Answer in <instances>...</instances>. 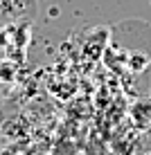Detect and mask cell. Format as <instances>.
<instances>
[{
    "label": "cell",
    "instance_id": "5b68a950",
    "mask_svg": "<svg viewBox=\"0 0 151 155\" xmlns=\"http://www.w3.org/2000/svg\"><path fill=\"white\" fill-rule=\"evenodd\" d=\"M147 155H151V153H147Z\"/></svg>",
    "mask_w": 151,
    "mask_h": 155
},
{
    "label": "cell",
    "instance_id": "6da1fadb",
    "mask_svg": "<svg viewBox=\"0 0 151 155\" xmlns=\"http://www.w3.org/2000/svg\"><path fill=\"white\" fill-rule=\"evenodd\" d=\"M25 7L36 9L34 0H0V18L2 20H14V12H18V20L25 23V18H32L25 14Z\"/></svg>",
    "mask_w": 151,
    "mask_h": 155
},
{
    "label": "cell",
    "instance_id": "7a4b0ae2",
    "mask_svg": "<svg viewBox=\"0 0 151 155\" xmlns=\"http://www.w3.org/2000/svg\"><path fill=\"white\" fill-rule=\"evenodd\" d=\"M131 119L136 128L140 130H147L151 128V99H138L131 108Z\"/></svg>",
    "mask_w": 151,
    "mask_h": 155
},
{
    "label": "cell",
    "instance_id": "277c9868",
    "mask_svg": "<svg viewBox=\"0 0 151 155\" xmlns=\"http://www.w3.org/2000/svg\"><path fill=\"white\" fill-rule=\"evenodd\" d=\"M9 41H12V36H9V29L2 27V29H0V50H2V45H9Z\"/></svg>",
    "mask_w": 151,
    "mask_h": 155
},
{
    "label": "cell",
    "instance_id": "3957f363",
    "mask_svg": "<svg viewBox=\"0 0 151 155\" xmlns=\"http://www.w3.org/2000/svg\"><path fill=\"white\" fill-rule=\"evenodd\" d=\"M16 77V65L12 61H0V81L2 83H12Z\"/></svg>",
    "mask_w": 151,
    "mask_h": 155
}]
</instances>
